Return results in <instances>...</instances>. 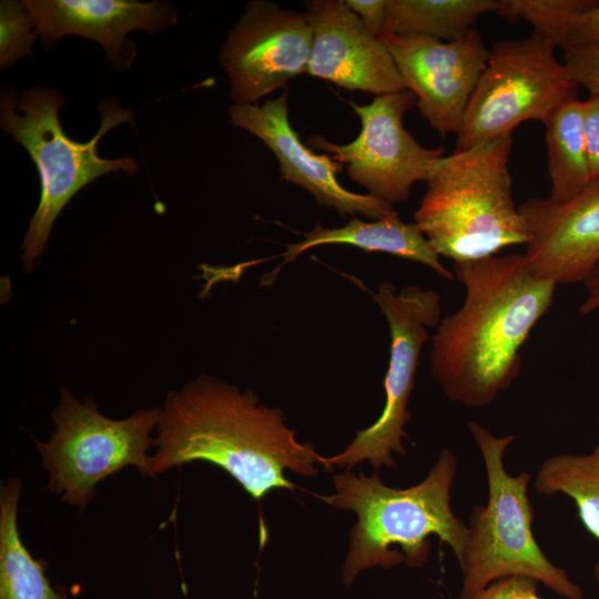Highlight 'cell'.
Segmentation results:
<instances>
[{
	"instance_id": "1",
	"label": "cell",
	"mask_w": 599,
	"mask_h": 599,
	"mask_svg": "<svg viewBox=\"0 0 599 599\" xmlns=\"http://www.w3.org/2000/svg\"><path fill=\"white\" fill-rule=\"evenodd\" d=\"M153 438L148 477L206 461L226 471L254 499L295 489L284 471L314 477L323 465L312 445L300 443L284 413L207 374L166 394Z\"/></svg>"
},
{
	"instance_id": "2",
	"label": "cell",
	"mask_w": 599,
	"mask_h": 599,
	"mask_svg": "<svg viewBox=\"0 0 599 599\" xmlns=\"http://www.w3.org/2000/svg\"><path fill=\"white\" fill-rule=\"evenodd\" d=\"M463 305L440 318L430 375L466 407L491 404L518 376L521 348L549 311L557 284L535 274L524 254L455 263Z\"/></svg>"
},
{
	"instance_id": "3",
	"label": "cell",
	"mask_w": 599,
	"mask_h": 599,
	"mask_svg": "<svg viewBox=\"0 0 599 599\" xmlns=\"http://www.w3.org/2000/svg\"><path fill=\"white\" fill-rule=\"evenodd\" d=\"M456 474L457 457L444 449L428 475L407 488L384 485L376 471L372 476H355L346 469L334 475L336 491L322 499L357 516L342 582L349 587L362 571L374 567L390 569L405 562L410 568H422L428 559L432 535L447 544L459 562L466 547L467 525L451 509Z\"/></svg>"
},
{
	"instance_id": "4",
	"label": "cell",
	"mask_w": 599,
	"mask_h": 599,
	"mask_svg": "<svg viewBox=\"0 0 599 599\" xmlns=\"http://www.w3.org/2000/svg\"><path fill=\"white\" fill-rule=\"evenodd\" d=\"M512 134H507L433 164L414 219L438 255L469 262L529 242L528 224L512 194Z\"/></svg>"
},
{
	"instance_id": "5",
	"label": "cell",
	"mask_w": 599,
	"mask_h": 599,
	"mask_svg": "<svg viewBox=\"0 0 599 599\" xmlns=\"http://www.w3.org/2000/svg\"><path fill=\"white\" fill-rule=\"evenodd\" d=\"M63 105L62 93L45 85L20 94L6 88L1 93V128L27 150L40 176V201L21 244V262L28 273L41 257L54 221L81 189L111 172L138 171L130 155L104 159L98 153V142L109 130L133 123L132 110L115 100H104L100 103L102 121L98 132L88 142H78L61 126L59 111Z\"/></svg>"
},
{
	"instance_id": "6",
	"label": "cell",
	"mask_w": 599,
	"mask_h": 599,
	"mask_svg": "<svg viewBox=\"0 0 599 599\" xmlns=\"http://www.w3.org/2000/svg\"><path fill=\"white\" fill-rule=\"evenodd\" d=\"M467 427L483 457L488 497L485 505L471 510L465 551L458 562L463 575L458 599L511 576L532 578L566 599H583L581 588L549 560L534 536L530 475L521 471L511 476L505 467L506 449L516 435L498 437L476 422Z\"/></svg>"
},
{
	"instance_id": "7",
	"label": "cell",
	"mask_w": 599,
	"mask_h": 599,
	"mask_svg": "<svg viewBox=\"0 0 599 599\" xmlns=\"http://www.w3.org/2000/svg\"><path fill=\"white\" fill-rule=\"evenodd\" d=\"M161 407L136 409L123 419L102 415L91 397L82 402L62 386L51 413L54 430L35 439L48 489L81 510L94 499L99 483L128 466L148 477Z\"/></svg>"
},
{
	"instance_id": "8",
	"label": "cell",
	"mask_w": 599,
	"mask_h": 599,
	"mask_svg": "<svg viewBox=\"0 0 599 599\" xmlns=\"http://www.w3.org/2000/svg\"><path fill=\"white\" fill-rule=\"evenodd\" d=\"M555 49L536 32L493 43L466 106L455 151L512 134L525 121L544 123L556 108L578 99L579 85Z\"/></svg>"
},
{
	"instance_id": "9",
	"label": "cell",
	"mask_w": 599,
	"mask_h": 599,
	"mask_svg": "<svg viewBox=\"0 0 599 599\" xmlns=\"http://www.w3.org/2000/svg\"><path fill=\"white\" fill-rule=\"evenodd\" d=\"M387 319L390 333V355L384 377L385 405L380 416L369 427L358 432L346 449L326 457L323 466L351 469L358 463L369 461L372 467H395L393 453L405 455L403 438L409 422L408 403L414 389L419 356L430 338L428 329L441 318L440 296L433 290L409 285L397 292L384 281L372 293Z\"/></svg>"
},
{
	"instance_id": "10",
	"label": "cell",
	"mask_w": 599,
	"mask_h": 599,
	"mask_svg": "<svg viewBox=\"0 0 599 599\" xmlns=\"http://www.w3.org/2000/svg\"><path fill=\"white\" fill-rule=\"evenodd\" d=\"M362 129L347 144H336L322 135H312L308 144L346 164L351 180L368 194L390 204L409 199L413 185L427 181L433 164L445 149L426 148L405 129L403 119L414 105L415 94L405 89L375 97L366 105L351 103Z\"/></svg>"
},
{
	"instance_id": "11",
	"label": "cell",
	"mask_w": 599,
	"mask_h": 599,
	"mask_svg": "<svg viewBox=\"0 0 599 599\" xmlns=\"http://www.w3.org/2000/svg\"><path fill=\"white\" fill-rule=\"evenodd\" d=\"M313 29L304 12L252 0L229 32L219 60L235 104L257 101L306 72Z\"/></svg>"
},
{
	"instance_id": "12",
	"label": "cell",
	"mask_w": 599,
	"mask_h": 599,
	"mask_svg": "<svg viewBox=\"0 0 599 599\" xmlns=\"http://www.w3.org/2000/svg\"><path fill=\"white\" fill-rule=\"evenodd\" d=\"M382 40L422 116L441 136L457 134L489 57L479 31L473 28L450 41L420 34H389Z\"/></svg>"
},
{
	"instance_id": "13",
	"label": "cell",
	"mask_w": 599,
	"mask_h": 599,
	"mask_svg": "<svg viewBox=\"0 0 599 599\" xmlns=\"http://www.w3.org/2000/svg\"><path fill=\"white\" fill-rule=\"evenodd\" d=\"M227 114L235 128L248 131L274 153L283 180L311 193L318 204L334 207L341 215L363 214L373 220L395 212L393 204L384 200L341 185L336 174L342 164L326 153L313 152L291 125L286 92L262 105L233 103Z\"/></svg>"
},
{
	"instance_id": "14",
	"label": "cell",
	"mask_w": 599,
	"mask_h": 599,
	"mask_svg": "<svg viewBox=\"0 0 599 599\" xmlns=\"http://www.w3.org/2000/svg\"><path fill=\"white\" fill-rule=\"evenodd\" d=\"M305 16L313 29L306 72L349 91L376 97L405 90L384 41L343 0H312Z\"/></svg>"
},
{
	"instance_id": "15",
	"label": "cell",
	"mask_w": 599,
	"mask_h": 599,
	"mask_svg": "<svg viewBox=\"0 0 599 599\" xmlns=\"http://www.w3.org/2000/svg\"><path fill=\"white\" fill-rule=\"evenodd\" d=\"M38 35L52 49L65 35L97 41L115 69L130 68L138 51L126 39L133 30L155 34L177 22V9L167 1L23 0Z\"/></svg>"
},
{
	"instance_id": "16",
	"label": "cell",
	"mask_w": 599,
	"mask_h": 599,
	"mask_svg": "<svg viewBox=\"0 0 599 599\" xmlns=\"http://www.w3.org/2000/svg\"><path fill=\"white\" fill-rule=\"evenodd\" d=\"M518 207L529 227L524 255L531 271L557 285L583 282L599 262V186L567 203L531 197Z\"/></svg>"
},
{
	"instance_id": "17",
	"label": "cell",
	"mask_w": 599,
	"mask_h": 599,
	"mask_svg": "<svg viewBox=\"0 0 599 599\" xmlns=\"http://www.w3.org/2000/svg\"><path fill=\"white\" fill-rule=\"evenodd\" d=\"M331 244L395 255L426 265L448 281L454 280L453 273L443 265L419 226L404 222L396 211L374 222H365L354 216L341 227L327 229L317 224L304 234L301 242L286 246V251L281 254L283 263L278 268L312 247Z\"/></svg>"
},
{
	"instance_id": "18",
	"label": "cell",
	"mask_w": 599,
	"mask_h": 599,
	"mask_svg": "<svg viewBox=\"0 0 599 599\" xmlns=\"http://www.w3.org/2000/svg\"><path fill=\"white\" fill-rule=\"evenodd\" d=\"M22 485L9 478L0 488V599H69L44 573L43 560L34 559L18 529Z\"/></svg>"
},
{
	"instance_id": "19",
	"label": "cell",
	"mask_w": 599,
	"mask_h": 599,
	"mask_svg": "<svg viewBox=\"0 0 599 599\" xmlns=\"http://www.w3.org/2000/svg\"><path fill=\"white\" fill-rule=\"evenodd\" d=\"M582 113L583 101L576 99L556 108L544 121L550 179L549 199L557 203L573 200L591 184Z\"/></svg>"
},
{
	"instance_id": "20",
	"label": "cell",
	"mask_w": 599,
	"mask_h": 599,
	"mask_svg": "<svg viewBox=\"0 0 599 599\" xmlns=\"http://www.w3.org/2000/svg\"><path fill=\"white\" fill-rule=\"evenodd\" d=\"M504 0H388V18L382 38L420 34L450 41L468 30L479 17L499 13Z\"/></svg>"
},
{
	"instance_id": "21",
	"label": "cell",
	"mask_w": 599,
	"mask_h": 599,
	"mask_svg": "<svg viewBox=\"0 0 599 599\" xmlns=\"http://www.w3.org/2000/svg\"><path fill=\"white\" fill-rule=\"evenodd\" d=\"M535 489L542 496L565 495L573 500L585 528L599 540V456L559 454L539 467ZM599 587V562L593 566Z\"/></svg>"
},
{
	"instance_id": "22",
	"label": "cell",
	"mask_w": 599,
	"mask_h": 599,
	"mask_svg": "<svg viewBox=\"0 0 599 599\" xmlns=\"http://www.w3.org/2000/svg\"><path fill=\"white\" fill-rule=\"evenodd\" d=\"M596 0H504L498 13L511 20H526L534 31L555 44L567 22L590 9Z\"/></svg>"
},
{
	"instance_id": "23",
	"label": "cell",
	"mask_w": 599,
	"mask_h": 599,
	"mask_svg": "<svg viewBox=\"0 0 599 599\" xmlns=\"http://www.w3.org/2000/svg\"><path fill=\"white\" fill-rule=\"evenodd\" d=\"M38 35L33 17L23 1L0 2V69H7L24 57H32L31 48Z\"/></svg>"
},
{
	"instance_id": "24",
	"label": "cell",
	"mask_w": 599,
	"mask_h": 599,
	"mask_svg": "<svg viewBox=\"0 0 599 599\" xmlns=\"http://www.w3.org/2000/svg\"><path fill=\"white\" fill-rule=\"evenodd\" d=\"M557 47L562 51L569 48L599 47V1L567 22Z\"/></svg>"
},
{
	"instance_id": "25",
	"label": "cell",
	"mask_w": 599,
	"mask_h": 599,
	"mask_svg": "<svg viewBox=\"0 0 599 599\" xmlns=\"http://www.w3.org/2000/svg\"><path fill=\"white\" fill-rule=\"evenodd\" d=\"M564 63L579 87L599 97V47L566 49Z\"/></svg>"
},
{
	"instance_id": "26",
	"label": "cell",
	"mask_w": 599,
	"mask_h": 599,
	"mask_svg": "<svg viewBox=\"0 0 599 599\" xmlns=\"http://www.w3.org/2000/svg\"><path fill=\"white\" fill-rule=\"evenodd\" d=\"M582 126L591 184L599 186V97L583 101Z\"/></svg>"
},
{
	"instance_id": "27",
	"label": "cell",
	"mask_w": 599,
	"mask_h": 599,
	"mask_svg": "<svg viewBox=\"0 0 599 599\" xmlns=\"http://www.w3.org/2000/svg\"><path fill=\"white\" fill-rule=\"evenodd\" d=\"M538 581L525 576H511L491 582L467 599H541Z\"/></svg>"
},
{
	"instance_id": "28",
	"label": "cell",
	"mask_w": 599,
	"mask_h": 599,
	"mask_svg": "<svg viewBox=\"0 0 599 599\" xmlns=\"http://www.w3.org/2000/svg\"><path fill=\"white\" fill-rule=\"evenodd\" d=\"M345 3L374 35L382 37L388 18V0H346Z\"/></svg>"
},
{
	"instance_id": "29",
	"label": "cell",
	"mask_w": 599,
	"mask_h": 599,
	"mask_svg": "<svg viewBox=\"0 0 599 599\" xmlns=\"http://www.w3.org/2000/svg\"><path fill=\"white\" fill-rule=\"evenodd\" d=\"M587 296L579 307V314L586 316L599 309V262L583 280Z\"/></svg>"
},
{
	"instance_id": "30",
	"label": "cell",
	"mask_w": 599,
	"mask_h": 599,
	"mask_svg": "<svg viewBox=\"0 0 599 599\" xmlns=\"http://www.w3.org/2000/svg\"><path fill=\"white\" fill-rule=\"evenodd\" d=\"M592 453L596 454L597 456H599V441H598V444L596 445V447H595V449H593Z\"/></svg>"
}]
</instances>
